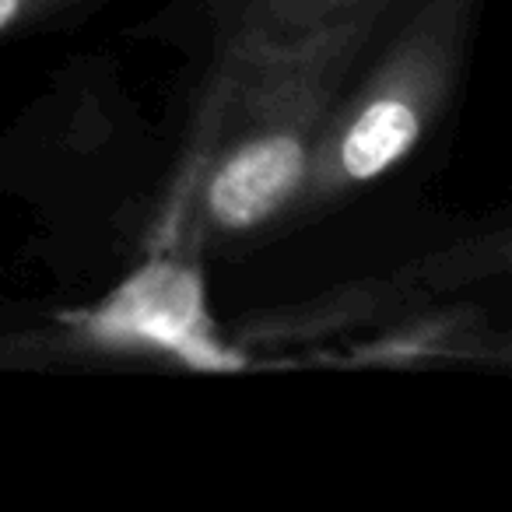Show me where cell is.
Listing matches in <instances>:
<instances>
[{"mask_svg": "<svg viewBox=\"0 0 512 512\" xmlns=\"http://www.w3.org/2000/svg\"><path fill=\"white\" fill-rule=\"evenodd\" d=\"M386 18L211 53L151 253L228 256L295 228L330 106Z\"/></svg>", "mask_w": 512, "mask_h": 512, "instance_id": "6da1fadb", "label": "cell"}, {"mask_svg": "<svg viewBox=\"0 0 512 512\" xmlns=\"http://www.w3.org/2000/svg\"><path fill=\"white\" fill-rule=\"evenodd\" d=\"M481 0H407L337 92L295 225L341 211L407 162L456 106Z\"/></svg>", "mask_w": 512, "mask_h": 512, "instance_id": "7a4b0ae2", "label": "cell"}, {"mask_svg": "<svg viewBox=\"0 0 512 512\" xmlns=\"http://www.w3.org/2000/svg\"><path fill=\"white\" fill-rule=\"evenodd\" d=\"M78 327L92 348L155 355L204 372L242 365V358L211 327L200 260L179 253H151L148 264L123 281L99 309L81 316Z\"/></svg>", "mask_w": 512, "mask_h": 512, "instance_id": "3957f363", "label": "cell"}, {"mask_svg": "<svg viewBox=\"0 0 512 512\" xmlns=\"http://www.w3.org/2000/svg\"><path fill=\"white\" fill-rule=\"evenodd\" d=\"M407 0H186L204 53L292 46L327 29L386 18Z\"/></svg>", "mask_w": 512, "mask_h": 512, "instance_id": "277c9868", "label": "cell"}, {"mask_svg": "<svg viewBox=\"0 0 512 512\" xmlns=\"http://www.w3.org/2000/svg\"><path fill=\"white\" fill-rule=\"evenodd\" d=\"M109 0H0V43L57 29V25L102 8Z\"/></svg>", "mask_w": 512, "mask_h": 512, "instance_id": "5b68a950", "label": "cell"}]
</instances>
